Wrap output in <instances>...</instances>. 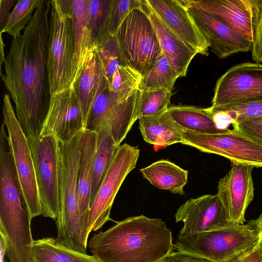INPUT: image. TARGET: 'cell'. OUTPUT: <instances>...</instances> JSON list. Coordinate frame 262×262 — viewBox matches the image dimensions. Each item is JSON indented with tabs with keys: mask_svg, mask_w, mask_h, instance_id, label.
Listing matches in <instances>:
<instances>
[{
	"mask_svg": "<svg viewBox=\"0 0 262 262\" xmlns=\"http://www.w3.org/2000/svg\"><path fill=\"white\" fill-rule=\"evenodd\" d=\"M50 1L41 0L23 33L12 40L1 79L28 137L39 136L50 105L47 70Z\"/></svg>",
	"mask_w": 262,
	"mask_h": 262,
	"instance_id": "cell-1",
	"label": "cell"
},
{
	"mask_svg": "<svg viewBox=\"0 0 262 262\" xmlns=\"http://www.w3.org/2000/svg\"><path fill=\"white\" fill-rule=\"evenodd\" d=\"M89 247L99 262H159L174 248L165 223L144 215L127 217L95 234Z\"/></svg>",
	"mask_w": 262,
	"mask_h": 262,
	"instance_id": "cell-2",
	"label": "cell"
},
{
	"mask_svg": "<svg viewBox=\"0 0 262 262\" xmlns=\"http://www.w3.org/2000/svg\"><path fill=\"white\" fill-rule=\"evenodd\" d=\"M82 132L69 142L58 141L60 209L56 239L67 248L87 254L89 235L81 223L78 202Z\"/></svg>",
	"mask_w": 262,
	"mask_h": 262,
	"instance_id": "cell-3",
	"label": "cell"
},
{
	"mask_svg": "<svg viewBox=\"0 0 262 262\" xmlns=\"http://www.w3.org/2000/svg\"><path fill=\"white\" fill-rule=\"evenodd\" d=\"M258 234L252 224H230L189 235H178L173 247L213 262H227L258 244Z\"/></svg>",
	"mask_w": 262,
	"mask_h": 262,
	"instance_id": "cell-4",
	"label": "cell"
},
{
	"mask_svg": "<svg viewBox=\"0 0 262 262\" xmlns=\"http://www.w3.org/2000/svg\"><path fill=\"white\" fill-rule=\"evenodd\" d=\"M47 70L51 95L74 84L75 31L72 16L58 0L50 1Z\"/></svg>",
	"mask_w": 262,
	"mask_h": 262,
	"instance_id": "cell-5",
	"label": "cell"
},
{
	"mask_svg": "<svg viewBox=\"0 0 262 262\" xmlns=\"http://www.w3.org/2000/svg\"><path fill=\"white\" fill-rule=\"evenodd\" d=\"M147 9L145 1L144 8L131 11L116 34L128 65L142 77L148 73L162 54Z\"/></svg>",
	"mask_w": 262,
	"mask_h": 262,
	"instance_id": "cell-6",
	"label": "cell"
},
{
	"mask_svg": "<svg viewBox=\"0 0 262 262\" xmlns=\"http://www.w3.org/2000/svg\"><path fill=\"white\" fill-rule=\"evenodd\" d=\"M3 114L18 180L26 208L32 219L42 215L34 164L27 137L18 121L9 94H5L3 98Z\"/></svg>",
	"mask_w": 262,
	"mask_h": 262,
	"instance_id": "cell-7",
	"label": "cell"
},
{
	"mask_svg": "<svg viewBox=\"0 0 262 262\" xmlns=\"http://www.w3.org/2000/svg\"><path fill=\"white\" fill-rule=\"evenodd\" d=\"M182 144L223 156L232 164L262 168V142L233 128L213 134L183 130Z\"/></svg>",
	"mask_w": 262,
	"mask_h": 262,
	"instance_id": "cell-8",
	"label": "cell"
},
{
	"mask_svg": "<svg viewBox=\"0 0 262 262\" xmlns=\"http://www.w3.org/2000/svg\"><path fill=\"white\" fill-rule=\"evenodd\" d=\"M27 138L34 164L42 215L56 220L60 209L58 140L53 135Z\"/></svg>",
	"mask_w": 262,
	"mask_h": 262,
	"instance_id": "cell-9",
	"label": "cell"
},
{
	"mask_svg": "<svg viewBox=\"0 0 262 262\" xmlns=\"http://www.w3.org/2000/svg\"><path fill=\"white\" fill-rule=\"evenodd\" d=\"M140 149L127 143L120 145L105 177L90 207L88 234L97 231L110 220L114 199L125 179L136 166Z\"/></svg>",
	"mask_w": 262,
	"mask_h": 262,
	"instance_id": "cell-10",
	"label": "cell"
},
{
	"mask_svg": "<svg viewBox=\"0 0 262 262\" xmlns=\"http://www.w3.org/2000/svg\"><path fill=\"white\" fill-rule=\"evenodd\" d=\"M262 100V63L246 62L228 69L216 81L212 107Z\"/></svg>",
	"mask_w": 262,
	"mask_h": 262,
	"instance_id": "cell-11",
	"label": "cell"
},
{
	"mask_svg": "<svg viewBox=\"0 0 262 262\" xmlns=\"http://www.w3.org/2000/svg\"><path fill=\"white\" fill-rule=\"evenodd\" d=\"M84 129L82 113L75 85L51 95L40 135H53L58 141L67 142Z\"/></svg>",
	"mask_w": 262,
	"mask_h": 262,
	"instance_id": "cell-12",
	"label": "cell"
},
{
	"mask_svg": "<svg viewBox=\"0 0 262 262\" xmlns=\"http://www.w3.org/2000/svg\"><path fill=\"white\" fill-rule=\"evenodd\" d=\"M253 168L232 164L228 173L219 181L216 194L231 224L243 225L246 221V211L254 199Z\"/></svg>",
	"mask_w": 262,
	"mask_h": 262,
	"instance_id": "cell-13",
	"label": "cell"
},
{
	"mask_svg": "<svg viewBox=\"0 0 262 262\" xmlns=\"http://www.w3.org/2000/svg\"><path fill=\"white\" fill-rule=\"evenodd\" d=\"M187 9L209 48L218 58L251 51L252 42L223 20L199 9Z\"/></svg>",
	"mask_w": 262,
	"mask_h": 262,
	"instance_id": "cell-14",
	"label": "cell"
},
{
	"mask_svg": "<svg viewBox=\"0 0 262 262\" xmlns=\"http://www.w3.org/2000/svg\"><path fill=\"white\" fill-rule=\"evenodd\" d=\"M176 222L184 226L179 235L182 236L217 229L231 224L217 194H205L190 199L177 209Z\"/></svg>",
	"mask_w": 262,
	"mask_h": 262,
	"instance_id": "cell-15",
	"label": "cell"
},
{
	"mask_svg": "<svg viewBox=\"0 0 262 262\" xmlns=\"http://www.w3.org/2000/svg\"><path fill=\"white\" fill-rule=\"evenodd\" d=\"M149 8L175 35L198 54H209V45L187 8L179 0H146Z\"/></svg>",
	"mask_w": 262,
	"mask_h": 262,
	"instance_id": "cell-16",
	"label": "cell"
},
{
	"mask_svg": "<svg viewBox=\"0 0 262 262\" xmlns=\"http://www.w3.org/2000/svg\"><path fill=\"white\" fill-rule=\"evenodd\" d=\"M186 8L213 14L252 43L258 0H179Z\"/></svg>",
	"mask_w": 262,
	"mask_h": 262,
	"instance_id": "cell-17",
	"label": "cell"
},
{
	"mask_svg": "<svg viewBox=\"0 0 262 262\" xmlns=\"http://www.w3.org/2000/svg\"><path fill=\"white\" fill-rule=\"evenodd\" d=\"M141 94L139 89L123 101H115L102 110L94 123L93 130L104 127L116 144L121 145L137 117L138 106Z\"/></svg>",
	"mask_w": 262,
	"mask_h": 262,
	"instance_id": "cell-18",
	"label": "cell"
},
{
	"mask_svg": "<svg viewBox=\"0 0 262 262\" xmlns=\"http://www.w3.org/2000/svg\"><path fill=\"white\" fill-rule=\"evenodd\" d=\"M62 10L72 16L75 31L74 83L83 68L96 52L91 37L89 24V0H58Z\"/></svg>",
	"mask_w": 262,
	"mask_h": 262,
	"instance_id": "cell-19",
	"label": "cell"
},
{
	"mask_svg": "<svg viewBox=\"0 0 262 262\" xmlns=\"http://www.w3.org/2000/svg\"><path fill=\"white\" fill-rule=\"evenodd\" d=\"M147 7V12L158 36L162 53L177 72L179 77L186 76L189 64L197 52L171 31L148 5Z\"/></svg>",
	"mask_w": 262,
	"mask_h": 262,
	"instance_id": "cell-20",
	"label": "cell"
},
{
	"mask_svg": "<svg viewBox=\"0 0 262 262\" xmlns=\"http://www.w3.org/2000/svg\"><path fill=\"white\" fill-rule=\"evenodd\" d=\"M74 85L85 126L94 101L107 85L102 63L96 51L85 64Z\"/></svg>",
	"mask_w": 262,
	"mask_h": 262,
	"instance_id": "cell-21",
	"label": "cell"
},
{
	"mask_svg": "<svg viewBox=\"0 0 262 262\" xmlns=\"http://www.w3.org/2000/svg\"><path fill=\"white\" fill-rule=\"evenodd\" d=\"M97 140V132L85 129L82 130L81 154L78 171V202L80 218L87 234V222L90 208L92 169Z\"/></svg>",
	"mask_w": 262,
	"mask_h": 262,
	"instance_id": "cell-22",
	"label": "cell"
},
{
	"mask_svg": "<svg viewBox=\"0 0 262 262\" xmlns=\"http://www.w3.org/2000/svg\"><path fill=\"white\" fill-rule=\"evenodd\" d=\"M144 141L157 146H168L182 142L183 129L171 119L167 110L160 114L139 119Z\"/></svg>",
	"mask_w": 262,
	"mask_h": 262,
	"instance_id": "cell-23",
	"label": "cell"
},
{
	"mask_svg": "<svg viewBox=\"0 0 262 262\" xmlns=\"http://www.w3.org/2000/svg\"><path fill=\"white\" fill-rule=\"evenodd\" d=\"M140 171L154 186L173 194H184V187L187 183L188 171L174 163L160 160L140 169Z\"/></svg>",
	"mask_w": 262,
	"mask_h": 262,
	"instance_id": "cell-24",
	"label": "cell"
},
{
	"mask_svg": "<svg viewBox=\"0 0 262 262\" xmlns=\"http://www.w3.org/2000/svg\"><path fill=\"white\" fill-rule=\"evenodd\" d=\"M96 132L97 140L92 169L90 207L95 199L119 146L104 127L100 128Z\"/></svg>",
	"mask_w": 262,
	"mask_h": 262,
	"instance_id": "cell-25",
	"label": "cell"
},
{
	"mask_svg": "<svg viewBox=\"0 0 262 262\" xmlns=\"http://www.w3.org/2000/svg\"><path fill=\"white\" fill-rule=\"evenodd\" d=\"M167 112L173 121L183 130L203 134L220 132L211 112L208 108L191 105H172Z\"/></svg>",
	"mask_w": 262,
	"mask_h": 262,
	"instance_id": "cell-26",
	"label": "cell"
},
{
	"mask_svg": "<svg viewBox=\"0 0 262 262\" xmlns=\"http://www.w3.org/2000/svg\"><path fill=\"white\" fill-rule=\"evenodd\" d=\"M32 262H99L93 255H89L69 248L53 237L34 240Z\"/></svg>",
	"mask_w": 262,
	"mask_h": 262,
	"instance_id": "cell-27",
	"label": "cell"
},
{
	"mask_svg": "<svg viewBox=\"0 0 262 262\" xmlns=\"http://www.w3.org/2000/svg\"><path fill=\"white\" fill-rule=\"evenodd\" d=\"M208 108L218 128L224 129L227 125L262 116V100Z\"/></svg>",
	"mask_w": 262,
	"mask_h": 262,
	"instance_id": "cell-28",
	"label": "cell"
},
{
	"mask_svg": "<svg viewBox=\"0 0 262 262\" xmlns=\"http://www.w3.org/2000/svg\"><path fill=\"white\" fill-rule=\"evenodd\" d=\"M112 2L113 0H89V28L96 51L110 35L109 25Z\"/></svg>",
	"mask_w": 262,
	"mask_h": 262,
	"instance_id": "cell-29",
	"label": "cell"
},
{
	"mask_svg": "<svg viewBox=\"0 0 262 262\" xmlns=\"http://www.w3.org/2000/svg\"><path fill=\"white\" fill-rule=\"evenodd\" d=\"M178 78V73L162 53L151 70L142 77L140 89H162L172 91Z\"/></svg>",
	"mask_w": 262,
	"mask_h": 262,
	"instance_id": "cell-30",
	"label": "cell"
},
{
	"mask_svg": "<svg viewBox=\"0 0 262 262\" xmlns=\"http://www.w3.org/2000/svg\"><path fill=\"white\" fill-rule=\"evenodd\" d=\"M101 60L107 85L120 66H128L120 49L116 35H110L96 49Z\"/></svg>",
	"mask_w": 262,
	"mask_h": 262,
	"instance_id": "cell-31",
	"label": "cell"
},
{
	"mask_svg": "<svg viewBox=\"0 0 262 262\" xmlns=\"http://www.w3.org/2000/svg\"><path fill=\"white\" fill-rule=\"evenodd\" d=\"M171 94L172 91L167 90H141L137 110L138 119L156 116L166 112L169 107Z\"/></svg>",
	"mask_w": 262,
	"mask_h": 262,
	"instance_id": "cell-32",
	"label": "cell"
},
{
	"mask_svg": "<svg viewBox=\"0 0 262 262\" xmlns=\"http://www.w3.org/2000/svg\"><path fill=\"white\" fill-rule=\"evenodd\" d=\"M41 0H18L11 12L8 21L1 33H7L13 38L20 36L33 16L34 10L39 6Z\"/></svg>",
	"mask_w": 262,
	"mask_h": 262,
	"instance_id": "cell-33",
	"label": "cell"
},
{
	"mask_svg": "<svg viewBox=\"0 0 262 262\" xmlns=\"http://www.w3.org/2000/svg\"><path fill=\"white\" fill-rule=\"evenodd\" d=\"M142 78V75L130 66H120L113 75L107 88L121 99H126L140 89Z\"/></svg>",
	"mask_w": 262,
	"mask_h": 262,
	"instance_id": "cell-34",
	"label": "cell"
},
{
	"mask_svg": "<svg viewBox=\"0 0 262 262\" xmlns=\"http://www.w3.org/2000/svg\"><path fill=\"white\" fill-rule=\"evenodd\" d=\"M145 0H113L109 33L110 35H116L120 25L127 15L135 8H144Z\"/></svg>",
	"mask_w": 262,
	"mask_h": 262,
	"instance_id": "cell-35",
	"label": "cell"
},
{
	"mask_svg": "<svg viewBox=\"0 0 262 262\" xmlns=\"http://www.w3.org/2000/svg\"><path fill=\"white\" fill-rule=\"evenodd\" d=\"M251 52L252 60L256 63H261L262 62V0H258Z\"/></svg>",
	"mask_w": 262,
	"mask_h": 262,
	"instance_id": "cell-36",
	"label": "cell"
},
{
	"mask_svg": "<svg viewBox=\"0 0 262 262\" xmlns=\"http://www.w3.org/2000/svg\"><path fill=\"white\" fill-rule=\"evenodd\" d=\"M233 127L262 142V116L242 121L232 124Z\"/></svg>",
	"mask_w": 262,
	"mask_h": 262,
	"instance_id": "cell-37",
	"label": "cell"
},
{
	"mask_svg": "<svg viewBox=\"0 0 262 262\" xmlns=\"http://www.w3.org/2000/svg\"><path fill=\"white\" fill-rule=\"evenodd\" d=\"M159 262H213L207 259L190 253L178 251L171 252Z\"/></svg>",
	"mask_w": 262,
	"mask_h": 262,
	"instance_id": "cell-38",
	"label": "cell"
},
{
	"mask_svg": "<svg viewBox=\"0 0 262 262\" xmlns=\"http://www.w3.org/2000/svg\"><path fill=\"white\" fill-rule=\"evenodd\" d=\"M227 262H262V253L257 244Z\"/></svg>",
	"mask_w": 262,
	"mask_h": 262,
	"instance_id": "cell-39",
	"label": "cell"
},
{
	"mask_svg": "<svg viewBox=\"0 0 262 262\" xmlns=\"http://www.w3.org/2000/svg\"><path fill=\"white\" fill-rule=\"evenodd\" d=\"M14 0L0 1V32L5 28L10 15V9Z\"/></svg>",
	"mask_w": 262,
	"mask_h": 262,
	"instance_id": "cell-40",
	"label": "cell"
},
{
	"mask_svg": "<svg viewBox=\"0 0 262 262\" xmlns=\"http://www.w3.org/2000/svg\"><path fill=\"white\" fill-rule=\"evenodd\" d=\"M255 228L259 236V240L262 239V214L256 219L250 221Z\"/></svg>",
	"mask_w": 262,
	"mask_h": 262,
	"instance_id": "cell-41",
	"label": "cell"
},
{
	"mask_svg": "<svg viewBox=\"0 0 262 262\" xmlns=\"http://www.w3.org/2000/svg\"><path fill=\"white\" fill-rule=\"evenodd\" d=\"M6 251V244L4 238L1 236L0 237V262H4V256Z\"/></svg>",
	"mask_w": 262,
	"mask_h": 262,
	"instance_id": "cell-42",
	"label": "cell"
},
{
	"mask_svg": "<svg viewBox=\"0 0 262 262\" xmlns=\"http://www.w3.org/2000/svg\"><path fill=\"white\" fill-rule=\"evenodd\" d=\"M1 47H0V66H1V71H2V63L4 62L5 60L6 57H5L4 55V47L5 45L3 41L2 33H1Z\"/></svg>",
	"mask_w": 262,
	"mask_h": 262,
	"instance_id": "cell-43",
	"label": "cell"
},
{
	"mask_svg": "<svg viewBox=\"0 0 262 262\" xmlns=\"http://www.w3.org/2000/svg\"><path fill=\"white\" fill-rule=\"evenodd\" d=\"M258 244L259 245L260 250L262 253V239L259 240Z\"/></svg>",
	"mask_w": 262,
	"mask_h": 262,
	"instance_id": "cell-44",
	"label": "cell"
}]
</instances>
